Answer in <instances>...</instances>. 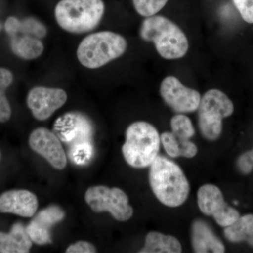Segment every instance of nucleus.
<instances>
[{
    "mask_svg": "<svg viewBox=\"0 0 253 253\" xmlns=\"http://www.w3.org/2000/svg\"><path fill=\"white\" fill-rule=\"evenodd\" d=\"M10 48L16 56L23 60H33L40 57L44 51V44L41 39L21 31L8 35Z\"/></svg>",
    "mask_w": 253,
    "mask_h": 253,
    "instance_id": "obj_16",
    "label": "nucleus"
},
{
    "mask_svg": "<svg viewBox=\"0 0 253 253\" xmlns=\"http://www.w3.org/2000/svg\"><path fill=\"white\" fill-rule=\"evenodd\" d=\"M224 235L233 244L246 242L253 248V214L240 216L232 224L224 227Z\"/></svg>",
    "mask_w": 253,
    "mask_h": 253,
    "instance_id": "obj_20",
    "label": "nucleus"
},
{
    "mask_svg": "<svg viewBox=\"0 0 253 253\" xmlns=\"http://www.w3.org/2000/svg\"><path fill=\"white\" fill-rule=\"evenodd\" d=\"M0 159H1V151H0Z\"/></svg>",
    "mask_w": 253,
    "mask_h": 253,
    "instance_id": "obj_30",
    "label": "nucleus"
},
{
    "mask_svg": "<svg viewBox=\"0 0 253 253\" xmlns=\"http://www.w3.org/2000/svg\"><path fill=\"white\" fill-rule=\"evenodd\" d=\"M65 215L64 211L58 206H50L42 210L26 226L30 239L40 246L51 244L50 229L62 221Z\"/></svg>",
    "mask_w": 253,
    "mask_h": 253,
    "instance_id": "obj_13",
    "label": "nucleus"
},
{
    "mask_svg": "<svg viewBox=\"0 0 253 253\" xmlns=\"http://www.w3.org/2000/svg\"><path fill=\"white\" fill-rule=\"evenodd\" d=\"M30 147L42 156L56 169H64L67 165L66 154L59 138L53 131L45 127L37 128L29 136Z\"/></svg>",
    "mask_w": 253,
    "mask_h": 253,
    "instance_id": "obj_12",
    "label": "nucleus"
},
{
    "mask_svg": "<svg viewBox=\"0 0 253 253\" xmlns=\"http://www.w3.org/2000/svg\"><path fill=\"white\" fill-rule=\"evenodd\" d=\"M234 6L246 23H253V0H233Z\"/></svg>",
    "mask_w": 253,
    "mask_h": 253,
    "instance_id": "obj_24",
    "label": "nucleus"
},
{
    "mask_svg": "<svg viewBox=\"0 0 253 253\" xmlns=\"http://www.w3.org/2000/svg\"><path fill=\"white\" fill-rule=\"evenodd\" d=\"M84 199L94 212H109L119 221L129 220L134 213V210L129 204V198L119 188L91 186L86 190Z\"/></svg>",
    "mask_w": 253,
    "mask_h": 253,
    "instance_id": "obj_7",
    "label": "nucleus"
},
{
    "mask_svg": "<svg viewBox=\"0 0 253 253\" xmlns=\"http://www.w3.org/2000/svg\"><path fill=\"white\" fill-rule=\"evenodd\" d=\"M5 89L0 87V123H6L11 117V108Z\"/></svg>",
    "mask_w": 253,
    "mask_h": 253,
    "instance_id": "obj_26",
    "label": "nucleus"
},
{
    "mask_svg": "<svg viewBox=\"0 0 253 253\" xmlns=\"http://www.w3.org/2000/svg\"><path fill=\"white\" fill-rule=\"evenodd\" d=\"M168 1V0H132L136 12L146 18L157 14Z\"/></svg>",
    "mask_w": 253,
    "mask_h": 253,
    "instance_id": "obj_22",
    "label": "nucleus"
},
{
    "mask_svg": "<svg viewBox=\"0 0 253 253\" xmlns=\"http://www.w3.org/2000/svg\"><path fill=\"white\" fill-rule=\"evenodd\" d=\"M0 30H1V24H0Z\"/></svg>",
    "mask_w": 253,
    "mask_h": 253,
    "instance_id": "obj_31",
    "label": "nucleus"
},
{
    "mask_svg": "<svg viewBox=\"0 0 253 253\" xmlns=\"http://www.w3.org/2000/svg\"><path fill=\"white\" fill-rule=\"evenodd\" d=\"M66 91L59 88L36 86L28 94L27 106L33 117L46 121L67 101Z\"/></svg>",
    "mask_w": 253,
    "mask_h": 253,
    "instance_id": "obj_11",
    "label": "nucleus"
},
{
    "mask_svg": "<svg viewBox=\"0 0 253 253\" xmlns=\"http://www.w3.org/2000/svg\"><path fill=\"white\" fill-rule=\"evenodd\" d=\"M250 151H251V155H252L253 158V149L251 150H250Z\"/></svg>",
    "mask_w": 253,
    "mask_h": 253,
    "instance_id": "obj_29",
    "label": "nucleus"
},
{
    "mask_svg": "<svg viewBox=\"0 0 253 253\" xmlns=\"http://www.w3.org/2000/svg\"><path fill=\"white\" fill-rule=\"evenodd\" d=\"M170 126L173 134L179 139H191L196 133L191 119L183 113L173 116Z\"/></svg>",
    "mask_w": 253,
    "mask_h": 253,
    "instance_id": "obj_21",
    "label": "nucleus"
},
{
    "mask_svg": "<svg viewBox=\"0 0 253 253\" xmlns=\"http://www.w3.org/2000/svg\"><path fill=\"white\" fill-rule=\"evenodd\" d=\"M104 12L103 0H60L54 9L60 27L75 34L92 31L101 22Z\"/></svg>",
    "mask_w": 253,
    "mask_h": 253,
    "instance_id": "obj_4",
    "label": "nucleus"
},
{
    "mask_svg": "<svg viewBox=\"0 0 253 253\" xmlns=\"http://www.w3.org/2000/svg\"><path fill=\"white\" fill-rule=\"evenodd\" d=\"M197 203L201 212L214 218L221 227L231 225L241 216L237 210L226 202L221 189L214 184H204L199 188Z\"/></svg>",
    "mask_w": 253,
    "mask_h": 253,
    "instance_id": "obj_8",
    "label": "nucleus"
},
{
    "mask_svg": "<svg viewBox=\"0 0 253 253\" xmlns=\"http://www.w3.org/2000/svg\"><path fill=\"white\" fill-rule=\"evenodd\" d=\"M160 93L165 103L177 113L197 111L201 99L199 91L184 86L177 78L172 76L163 80Z\"/></svg>",
    "mask_w": 253,
    "mask_h": 253,
    "instance_id": "obj_9",
    "label": "nucleus"
},
{
    "mask_svg": "<svg viewBox=\"0 0 253 253\" xmlns=\"http://www.w3.org/2000/svg\"><path fill=\"white\" fill-rule=\"evenodd\" d=\"M236 168L241 174L247 175L253 170V158L251 151H247L240 155L236 161Z\"/></svg>",
    "mask_w": 253,
    "mask_h": 253,
    "instance_id": "obj_25",
    "label": "nucleus"
},
{
    "mask_svg": "<svg viewBox=\"0 0 253 253\" xmlns=\"http://www.w3.org/2000/svg\"><path fill=\"white\" fill-rule=\"evenodd\" d=\"M66 253H96L94 245L87 241H79L68 246Z\"/></svg>",
    "mask_w": 253,
    "mask_h": 253,
    "instance_id": "obj_27",
    "label": "nucleus"
},
{
    "mask_svg": "<svg viewBox=\"0 0 253 253\" xmlns=\"http://www.w3.org/2000/svg\"><path fill=\"white\" fill-rule=\"evenodd\" d=\"M54 131L60 140L73 146L91 142L93 126L85 115L80 112H69L60 116L55 121Z\"/></svg>",
    "mask_w": 253,
    "mask_h": 253,
    "instance_id": "obj_10",
    "label": "nucleus"
},
{
    "mask_svg": "<svg viewBox=\"0 0 253 253\" xmlns=\"http://www.w3.org/2000/svg\"><path fill=\"white\" fill-rule=\"evenodd\" d=\"M126 38L112 31H100L84 38L77 49L78 61L89 69L102 67L126 52Z\"/></svg>",
    "mask_w": 253,
    "mask_h": 253,
    "instance_id": "obj_5",
    "label": "nucleus"
},
{
    "mask_svg": "<svg viewBox=\"0 0 253 253\" xmlns=\"http://www.w3.org/2000/svg\"><path fill=\"white\" fill-rule=\"evenodd\" d=\"M161 141L168 156L172 158H192L198 154V147L190 139L176 137L172 131H165L161 135Z\"/></svg>",
    "mask_w": 253,
    "mask_h": 253,
    "instance_id": "obj_19",
    "label": "nucleus"
},
{
    "mask_svg": "<svg viewBox=\"0 0 253 253\" xmlns=\"http://www.w3.org/2000/svg\"><path fill=\"white\" fill-rule=\"evenodd\" d=\"M93 148L90 142L81 143L71 146L70 156L76 164H84L90 160Z\"/></svg>",
    "mask_w": 253,
    "mask_h": 253,
    "instance_id": "obj_23",
    "label": "nucleus"
},
{
    "mask_svg": "<svg viewBox=\"0 0 253 253\" xmlns=\"http://www.w3.org/2000/svg\"><path fill=\"white\" fill-rule=\"evenodd\" d=\"M33 245L26 227L21 223H15L9 233L0 232V253H27Z\"/></svg>",
    "mask_w": 253,
    "mask_h": 253,
    "instance_id": "obj_17",
    "label": "nucleus"
},
{
    "mask_svg": "<svg viewBox=\"0 0 253 253\" xmlns=\"http://www.w3.org/2000/svg\"><path fill=\"white\" fill-rule=\"evenodd\" d=\"M149 167L150 186L158 201L169 208L184 204L189 197L190 184L181 168L159 155Z\"/></svg>",
    "mask_w": 253,
    "mask_h": 253,
    "instance_id": "obj_1",
    "label": "nucleus"
},
{
    "mask_svg": "<svg viewBox=\"0 0 253 253\" xmlns=\"http://www.w3.org/2000/svg\"><path fill=\"white\" fill-rule=\"evenodd\" d=\"M191 245L195 253H223L225 246L206 221L196 219L191 226Z\"/></svg>",
    "mask_w": 253,
    "mask_h": 253,
    "instance_id": "obj_15",
    "label": "nucleus"
},
{
    "mask_svg": "<svg viewBox=\"0 0 253 253\" xmlns=\"http://www.w3.org/2000/svg\"><path fill=\"white\" fill-rule=\"evenodd\" d=\"M38 208L36 194L26 189H13L0 195V212L32 217Z\"/></svg>",
    "mask_w": 253,
    "mask_h": 253,
    "instance_id": "obj_14",
    "label": "nucleus"
},
{
    "mask_svg": "<svg viewBox=\"0 0 253 253\" xmlns=\"http://www.w3.org/2000/svg\"><path fill=\"white\" fill-rule=\"evenodd\" d=\"M161 143V136L151 123H131L126 130V142L122 147L123 157L131 167H149L159 154Z\"/></svg>",
    "mask_w": 253,
    "mask_h": 253,
    "instance_id": "obj_3",
    "label": "nucleus"
},
{
    "mask_svg": "<svg viewBox=\"0 0 253 253\" xmlns=\"http://www.w3.org/2000/svg\"><path fill=\"white\" fill-rule=\"evenodd\" d=\"M182 251L179 240L158 231H150L146 236L144 246L139 253H180Z\"/></svg>",
    "mask_w": 253,
    "mask_h": 253,
    "instance_id": "obj_18",
    "label": "nucleus"
},
{
    "mask_svg": "<svg viewBox=\"0 0 253 253\" xmlns=\"http://www.w3.org/2000/svg\"><path fill=\"white\" fill-rule=\"evenodd\" d=\"M141 39L154 44L156 51L165 59L184 57L189 44L185 33L175 23L159 15L146 17L141 23Z\"/></svg>",
    "mask_w": 253,
    "mask_h": 253,
    "instance_id": "obj_2",
    "label": "nucleus"
},
{
    "mask_svg": "<svg viewBox=\"0 0 253 253\" xmlns=\"http://www.w3.org/2000/svg\"><path fill=\"white\" fill-rule=\"evenodd\" d=\"M14 81L12 73L7 68H0V87L6 89L11 86Z\"/></svg>",
    "mask_w": 253,
    "mask_h": 253,
    "instance_id": "obj_28",
    "label": "nucleus"
},
{
    "mask_svg": "<svg viewBox=\"0 0 253 253\" xmlns=\"http://www.w3.org/2000/svg\"><path fill=\"white\" fill-rule=\"evenodd\" d=\"M232 101L219 89H210L201 97L198 108V123L201 135L208 141L220 137L223 119L234 113Z\"/></svg>",
    "mask_w": 253,
    "mask_h": 253,
    "instance_id": "obj_6",
    "label": "nucleus"
}]
</instances>
